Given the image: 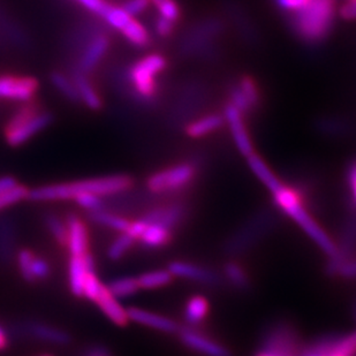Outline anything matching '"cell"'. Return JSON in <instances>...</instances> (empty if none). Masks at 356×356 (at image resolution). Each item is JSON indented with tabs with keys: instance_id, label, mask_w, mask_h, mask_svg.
<instances>
[{
	"instance_id": "1",
	"label": "cell",
	"mask_w": 356,
	"mask_h": 356,
	"mask_svg": "<svg viewBox=\"0 0 356 356\" xmlns=\"http://www.w3.org/2000/svg\"><path fill=\"white\" fill-rule=\"evenodd\" d=\"M133 185L134 181L128 175H110L68 184L42 186L29 191L28 198L31 201L51 202L73 200L81 193H92L99 196L115 195L127 192Z\"/></svg>"
},
{
	"instance_id": "2",
	"label": "cell",
	"mask_w": 356,
	"mask_h": 356,
	"mask_svg": "<svg viewBox=\"0 0 356 356\" xmlns=\"http://www.w3.org/2000/svg\"><path fill=\"white\" fill-rule=\"evenodd\" d=\"M273 203L277 208L292 219L306 236L325 254L329 259L337 255L336 241L319 225L309 210L303 203L302 196L296 189L284 185L278 192L273 194Z\"/></svg>"
},
{
	"instance_id": "3",
	"label": "cell",
	"mask_w": 356,
	"mask_h": 356,
	"mask_svg": "<svg viewBox=\"0 0 356 356\" xmlns=\"http://www.w3.org/2000/svg\"><path fill=\"white\" fill-rule=\"evenodd\" d=\"M334 13L336 0H309L306 6L294 13L293 24L301 38L317 42L329 34Z\"/></svg>"
},
{
	"instance_id": "4",
	"label": "cell",
	"mask_w": 356,
	"mask_h": 356,
	"mask_svg": "<svg viewBox=\"0 0 356 356\" xmlns=\"http://www.w3.org/2000/svg\"><path fill=\"white\" fill-rule=\"evenodd\" d=\"M52 115L33 102L17 108L5 127V138L12 147H20L51 124Z\"/></svg>"
},
{
	"instance_id": "5",
	"label": "cell",
	"mask_w": 356,
	"mask_h": 356,
	"mask_svg": "<svg viewBox=\"0 0 356 356\" xmlns=\"http://www.w3.org/2000/svg\"><path fill=\"white\" fill-rule=\"evenodd\" d=\"M302 347L299 333L292 324L276 322L264 331L259 352L276 356H300Z\"/></svg>"
},
{
	"instance_id": "6",
	"label": "cell",
	"mask_w": 356,
	"mask_h": 356,
	"mask_svg": "<svg viewBox=\"0 0 356 356\" xmlns=\"http://www.w3.org/2000/svg\"><path fill=\"white\" fill-rule=\"evenodd\" d=\"M196 172L195 165L192 163L175 165L150 175L147 181V187L154 194L181 192L192 185Z\"/></svg>"
},
{
	"instance_id": "7",
	"label": "cell",
	"mask_w": 356,
	"mask_h": 356,
	"mask_svg": "<svg viewBox=\"0 0 356 356\" xmlns=\"http://www.w3.org/2000/svg\"><path fill=\"white\" fill-rule=\"evenodd\" d=\"M273 217L269 213H259L249 219L226 242L225 250L234 257L248 252L266 236V232L273 227Z\"/></svg>"
},
{
	"instance_id": "8",
	"label": "cell",
	"mask_w": 356,
	"mask_h": 356,
	"mask_svg": "<svg viewBox=\"0 0 356 356\" xmlns=\"http://www.w3.org/2000/svg\"><path fill=\"white\" fill-rule=\"evenodd\" d=\"M166 67V60L161 54H149L131 66L129 71L131 80L135 91L141 97L152 98L156 94V76Z\"/></svg>"
},
{
	"instance_id": "9",
	"label": "cell",
	"mask_w": 356,
	"mask_h": 356,
	"mask_svg": "<svg viewBox=\"0 0 356 356\" xmlns=\"http://www.w3.org/2000/svg\"><path fill=\"white\" fill-rule=\"evenodd\" d=\"M38 88V81L33 76L0 75V99L28 103L34 99Z\"/></svg>"
},
{
	"instance_id": "10",
	"label": "cell",
	"mask_w": 356,
	"mask_h": 356,
	"mask_svg": "<svg viewBox=\"0 0 356 356\" xmlns=\"http://www.w3.org/2000/svg\"><path fill=\"white\" fill-rule=\"evenodd\" d=\"M179 338L187 348L203 356H232L227 347L200 332L195 327L185 326L178 331Z\"/></svg>"
},
{
	"instance_id": "11",
	"label": "cell",
	"mask_w": 356,
	"mask_h": 356,
	"mask_svg": "<svg viewBox=\"0 0 356 356\" xmlns=\"http://www.w3.org/2000/svg\"><path fill=\"white\" fill-rule=\"evenodd\" d=\"M168 269L173 277L197 282L201 285L217 286L220 282V277L218 276V273L209 268H205V266L195 264V263L175 261V262L170 263Z\"/></svg>"
},
{
	"instance_id": "12",
	"label": "cell",
	"mask_w": 356,
	"mask_h": 356,
	"mask_svg": "<svg viewBox=\"0 0 356 356\" xmlns=\"http://www.w3.org/2000/svg\"><path fill=\"white\" fill-rule=\"evenodd\" d=\"M17 261L21 275L27 282H40L50 276L51 266L47 259L35 255L31 250H20Z\"/></svg>"
},
{
	"instance_id": "13",
	"label": "cell",
	"mask_w": 356,
	"mask_h": 356,
	"mask_svg": "<svg viewBox=\"0 0 356 356\" xmlns=\"http://www.w3.org/2000/svg\"><path fill=\"white\" fill-rule=\"evenodd\" d=\"M95 270L94 257L90 252L83 256H70L68 261V282L75 296H83V287L88 273Z\"/></svg>"
},
{
	"instance_id": "14",
	"label": "cell",
	"mask_w": 356,
	"mask_h": 356,
	"mask_svg": "<svg viewBox=\"0 0 356 356\" xmlns=\"http://www.w3.org/2000/svg\"><path fill=\"white\" fill-rule=\"evenodd\" d=\"M187 213V207L184 203L175 202L168 205H161L147 212L142 219L147 222H159L175 231Z\"/></svg>"
},
{
	"instance_id": "15",
	"label": "cell",
	"mask_w": 356,
	"mask_h": 356,
	"mask_svg": "<svg viewBox=\"0 0 356 356\" xmlns=\"http://www.w3.org/2000/svg\"><path fill=\"white\" fill-rule=\"evenodd\" d=\"M225 119L229 124L233 141L236 143L238 152L245 157H249L254 154V147L252 140L249 138L248 131L245 129L241 112L233 105L229 104L225 108Z\"/></svg>"
},
{
	"instance_id": "16",
	"label": "cell",
	"mask_w": 356,
	"mask_h": 356,
	"mask_svg": "<svg viewBox=\"0 0 356 356\" xmlns=\"http://www.w3.org/2000/svg\"><path fill=\"white\" fill-rule=\"evenodd\" d=\"M128 317L131 322L140 324V325L152 327L164 333H178L180 326L178 323L170 318L163 316L159 314L152 313L149 310L142 309L138 307H131L127 309Z\"/></svg>"
},
{
	"instance_id": "17",
	"label": "cell",
	"mask_w": 356,
	"mask_h": 356,
	"mask_svg": "<svg viewBox=\"0 0 356 356\" xmlns=\"http://www.w3.org/2000/svg\"><path fill=\"white\" fill-rule=\"evenodd\" d=\"M67 242L66 248L70 256H83L89 252V232L88 227L82 219L78 216H68Z\"/></svg>"
},
{
	"instance_id": "18",
	"label": "cell",
	"mask_w": 356,
	"mask_h": 356,
	"mask_svg": "<svg viewBox=\"0 0 356 356\" xmlns=\"http://www.w3.org/2000/svg\"><path fill=\"white\" fill-rule=\"evenodd\" d=\"M108 47H110V38L108 35H96L84 49L79 63L78 71L87 75L94 71L108 52Z\"/></svg>"
},
{
	"instance_id": "19",
	"label": "cell",
	"mask_w": 356,
	"mask_h": 356,
	"mask_svg": "<svg viewBox=\"0 0 356 356\" xmlns=\"http://www.w3.org/2000/svg\"><path fill=\"white\" fill-rule=\"evenodd\" d=\"M95 303L99 307V309L103 312L105 316L108 317L112 323H115V325L124 326L129 322L127 309H124V307L118 302V299L112 296L106 285Z\"/></svg>"
},
{
	"instance_id": "20",
	"label": "cell",
	"mask_w": 356,
	"mask_h": 356,
	"mask_svg": "<svg viewBox=\"0 0 356 356\" xmlns=\"http://www.w3.org/2000/svg\"><path fill=\"white\" fill-rule=\"evenodd\" d=\"M259 101V92L252 79L245 78L240 81L238 87L231 94V105L243 113L254 108Z\"/></svg>"
},
{
	"instance_id": "21",
	"label": "cell",
	"mask_w": 356,
	"mask_h": 356,
	"mask_svg": "<svg viewBox=\"0 0 356 356\" xmlns=\"http://www.w3.org/2000/svg\"><path fill=\"white\" fill-rule=\"evenodd\" d=\"M145 222V227L138 241L150 249H159L170 245L173 238V231L159 222Z\"/></svg>"
},
{
	"instance_id": "22",
	"label": "cell",
	"mask_w": 356,
	"mask_h": 356,
	"mask_svg": "<svg viewBox=\"0 0 356 356\" xmlns=\"http://www.w3.org/2000/svg\"><path fill=\"white\" fill-rule=\"evenodd\" d=\"M247 161H248L249 168L252 170L256 178L259 179V181L266 186V189L271 194L278 192L279 189L285 185L273 173V170L269 168V165L266 164V161H263L259 155H256L255 152L247 157Z\"/></svg>"
},
{
	"instance_id": "23",
	"label": "cell",
	"mask_w": 356,
	"mask_h": 356,
	"mask_svg": "<svg viewBox=\"0 0 356 356\" xmlns=\"http://www.w3.org/2000/svg\"><path fill=\"white\" fill-rule=\"evenodd\" d=\"M27 332L36 339L52 345H65L70 341L68 333L56 326L49 325L45 323H29L26 326Z\"/></svg>"
},
{
	"instance_id": "24",
	"label": "cell",
	"mask_w": 356,
	"mask_h": 356,
	"mask_svg": "<svg viewBox=\"0 0 356 356\" xmlns=\"http://www.w3.org/2000/svg\"><path fill=\"white\" fill-rule=\"evenodd\" d=\"M72 79L76 86L81 101L83 102L84 104L91 110H101L103 106V101L96 90V88L94 87V84L91 83V81L88 78V75L84 74L82 72L76 71L73 73Z\"/></svg>"
},
{
	"instance_id": "25",
	"label": "cell",
	"mask_w": 356,
	"mask_h": 356,
	"mask_svg": "<svg viewBox=\"0 0 356 356\" xmlns=\"http://www.w3.org/2000/svg\"><path fill=\"white\" fill-rule=\"evenodd\" d=\"M210 312L209 300L203 296H193L185 307V319L188 326L197 327L204 322Z\"/></svg>"
},
{
	"instance_id": "26",
	"label": "cell",
	"mask_w": 356,
	"mask_h": 356,
	"mask_svg": "<svg viewBox=\"0 0 356 356\" xmlns=\"http://www.w3.org/2000/svg\"><path fill=\"white\" fill-rule=\"evenodd\" d=\"M222 273L229 285L238 291H245L250 286V278L247 270L240 263L236 262V259L226 263Z\"/></svg>"
},
{
	"instance_id": "27",
	"label": "cell",
	"mask_w": 356,
	"mask_h": 356,
	"mask_svg": "<svg viewBox=\"0 0 356 356\" xmlns=\"http://www.w3.org/2000/svg\"><path fill=\"white\" fill-rule=\"evenodd\" d=\"M222 126V118L218 115H205L203 118L193 121L188 124L187 133L192 138H203L205 135L211 134L218 131Z\"/></svg>"
},
{
	"instance_id": "28",
	"label": "cell",
	"mask_w": 356,
	"mask_h": 356,
	"mask_svg": "<svg viewBox=\"0 0 356 356\" xmlns=\"http://www.w3.org/2000/svg\"><path fill=\"white\" fill-rule=\"evenodd\" d=\"M175 277L166 270H154L149 273H142L138 277V286L141 289H159L171 284Z\"/></svg>"
},
{
	"instance_id": "29",
	"label": "cell",
	"mask_w": 356,
	"mask_h": 356,
	"mask_svg": "<svg viewBox=\"0 0 356 356\" xmlns=\"http://www.w3.org/2000/svg\"><path fill=\"white\" fill-rule=\"evenodd\" d=\"M120 31L126 40L135 47H147L150 42V35H149L148 31L142 26L141 22L135 20L134 17H131Z\"/></svg>"
},
{
	"instance_id": "30",
	"label": "cell",
	"mask_w": 356,
	"mask_h": 356,
	"mask_svg": "<svg viewBox=\"0 0 356 356\" xmlns=\"http://www.w3.org/2000/svg\"><path fill=\"white\" fill-rule=\"evenodd\" d=\"M106 287L112 296H115L117 299L134 296L135 293L141 289L138 286V278L134 277H120V278L113 279L108 282Z\"/></svg>"
},
{
	"instance_id": "31",
	"label": "cell",
	"mask_w": 356,
	"mask_h": 356,
	"mask_svg": "<svg viewBox=\"0 0 356 356\" xmlns=\"http://www.w3.org/2000/svg\"><path fill=\"white\" fill-rule=\"evenodd\" d=\"M90 218L97 224L106 226V227H110V229H115V231H118L120 233L126 232L129 225H131V222L127 218L115 215L111 212L104 211L103 209L98 210V211L91 212Z\"/></svg>"
},
{
	"instance_id": "32",
	"label": "cell",
	"mask_w": 356,
	"mask_h": 356,
	"mask_svg": "<svg viewBox=\"0 0 356 356\" xmlns=\"http://www.w3.org/2000/svg\"><path fill=\"white\" fill-rule=\"evenodd\" d=\"M51 82L70 101H81L73 79L68 78L67 75L60 73V72H54L51 74Z\"/></svg>"
},
{
	"instance_id": "33",
	"label": "cell",
	"mask_w": 356,
	"mask_h": 356,
	"mask_svg": "<svg viewBox=\"0 0 356 356\" xmlns=\"http://www.w3.org/2000/svg\"><path fill=\"white\" fill-rule=\"evenodd\" d=\"M101 17L104 19L105 22L110 27L117 29V31H121L133 17H131L127 12H124L122 7L113 6L111 3H108Z\"/></svg>"
},
{
	"instance_id": "34",
	"label": "cell",
	"mask_w": 356,
	"mask_h": 356,
	"mask_svg": "<svg viewBox=\"0 0 356 356\" xmlns=\"http://www.w3.org/2000/svg\"><path fill=\"white\" fill-rule=\"evenodd\" d=\"M135 240L131 234H128L127 232L120 233V236L112 241L111 245L108 249V259L112 261H118V259H122L126 252L134 245Z\"/></svg>"
},
{
	"instance_id": "35",
	"label": "cell",
	"mask_w": 356,
	"mask_h": 356,
	"mask_svg": "<svg viewBox=\"0 0 356 356\" xmlns=\"http://www.w3.org/2000/svg\"><path fill=\"white\" fill-rule=\"evenodd\" d=\"M47 227L51 236L60 245L66 247L67 242V222H64L60 217L56 215H50L47 217Z\"/></svg>"
},
{
	"instance_id": "36",
	"label": "cell",
	"mask_w": 356,
	"mask_h": 356,
	"mask_svg": "<svg viewBox=\"0 0 356 356\" xmlns=\"http://www.w3.org/2000/svg\"><path fill=\"white\" fill-rule=\"evenodd\" d=\"M28 195H29V189L22 185H17L8 192L0 194V211L3 209L8 208L10 205L24 201V198H28Z\"/></svg>"
},
{
	"instance_id": "37",
	"label": "cell",
	"mask_w": 356,
	"mask_h": 356,
	"mask_svg": "<svg viewBox=\"0 0 356 356\" xmlns=\"http://www.w3.org/2000/svg\"><path fill=\"white\" fill-rule=\"evenodd\" d=\"M104 287L105 284L102 282L101 279L98 278L97 275L95 273V270H92L88 273L87 279L84 282L83 296H82L95 302Z\"/></svg>"
},
{
	"instance_id": "38",
	"label": "cell",
	"mask_w": 356,
	"mask_h": 356,
	"mask_svg": "<svg viewBox=\"0 0 356 356\" xmlns=\"http://www.w3.org/2000/svg\"><path fill=\"white\" fill-rule=\"evenodd\" d=\"M152 3L157 7L161 17L175 22L180 17V8L175 0H152Z\"/></svg>"
},
{
	"instance_id": "39",
	"label": "cell",
	"mask_w": 356,
	"mask_h": 356,
	"mask_svg": "<svg viewBox=\"0 0 356 356\" xmlns=\"http://www.w3.org/2000/svg\"><path fill=\"white\" fill-rule=\"evenodd\" d=\"M73 201L81 208L90 211V213L101 210L102 207H103L102 196L96 195L92 193H81L73 198Z\"/></svg>"
},
{
	"instance_id": "40",
	"label": "cell",
	"mask_w": 356,
	"mask_h": 356,
	"mask_svg": "<svg viewBox=\"0 0 356 356\" xmlns=\"http://www.w3.org/2000/svg\"><path fill=\"white\" fill-rule=\"evenodd\" d=\"M331 276L341 277L345 279H356V257L352 256L350 259L340 262L338 266L333 268L329 273Z\"/></svg>"
},
{
	"instance_id": "41",
	"label": "cell",
	"mask_w": 356,
	"mask_h": 356,
	"mask_svg": "<svg viewBox=\"0 0 356 356\" xmlns=\"http://www.w3.org/2000/svg\"><path fill=\"white\" fill-rule=\"evenodd\" d=\"M148 5L149 0H127L121 7L131 17H136L138 14H141L142 12H145Z\"/></svg>"
},
{
	"instance_id": "42",
	"label": "cell",
	"mask_w": 356,
	"mask_h": 356,
	"mask_svg": "<svg viewBox=\"0 0 356 356\" xmlns=\"http://www.w3.org/2000/svg\"><path fill=\"white\" fill-rule=\"evenodd\" d=\"M308 1L309 0H276L277 5L282 10L291 12V13H296L298 10H301L302 7L306 6Z\"/></svg>"
},
{
	"instance_id": "43",
	"label": "cell",
	"mask_w": 356,
	"mask_h": 356,
	"mask_svg": "<svg viewBox=\"0 0 356 356\" xmlns=\"http://www.w3.org/2000/svg\"><path fill=\"white\" fill-rule=\"evenodd\" d=\"M78 1L87 10H90L92 13L98 14V15H102L108 5L105 0H78Z\"/></svg>"
},
{
	"instance_id": "44",
	"label": "cell",
	"mask_w": 356,
	"mask_h": 356,
	"mask_svg": "<svg viewBox=\"0 0 356 356\" xmlns=\"http://www.w3.org/2000/svg\"><path fill=\"white\" fill-rule=\"evenodd\" d=\"M173 24L172 21L165 19V17H159L156 21V31L161 38H166L173 31Z\"/></svg>"
},
{
	"instance_id": "45",
	"label": "cell",
	"mask_w": 356,
	"mask_h": 356,
	"mask_svg": "<svg viewBox=\"0 0 356 356\" xmlns=\"http://www.w3.org/2000/svg\"><path fill=\"white\" fill-rule=\"evenodd\" d=\"M340 15L345 20H355L356 19V0H347L340 8Z\"/></svg>"
},
{
	"instance_id": "46",
	"label": "cell",
	"mask_w": 356,
	"mask_h": 356,
	"mask_svg": "<svg viewBox=\"0 0 356 356\" xmlns=\"http://www.w3.org/2000/svg\"><path fill=\"white\" fill-rule=\"evenodd\" d=\"M19 185L15 179L12 177H1L0 178V194L3 193L8 192L10 189H13L14 187H17Z\"/></svg>"
},
{
	"instance_id": "47",
	"label": "cell",
	"mask_w": 356,
	"mask_h": 356,
	"mask_svg": "<svg viewBox=\"0 0 356 356\" xmlns=\"http://www.w3.org/2000/svg\"><path fill=\"white\" fill-rule=\"evenodd\" d=\"M348 184H350V188L356 204V163L350 166L348 171Z\"/></svg>"
},
{
	"instance_id": "48",
	"label": "cell",
	"mask_w": 356,
	"mask_h": 356,
	"mask_svg": "<svg viewBox=\"0 0 356 356\" xmlns=\"http://www.w3.org/2000/svg\"><path fill=\"white\" fill-rule=\"evenodd\" d=\"M8 345V336H7L6 330L0 324V350H3Z\"/></svg>"
},
{
	"instance_id": "49",
	"label": "cell",
	"mask_w": 356,
	"mask_h": 356,
	"mask_svg": "<svg viewBox=\"0 0 356 356\" xmlns=\"http://www.w3.org/2000/svg\"><path fill=\"white\" fill-rule=\"evenodd\" d=\"M89 356H108V355H106V353H105V352H103V350H94V352H91V354Z\"/></svg>"
},
{
	"instance_id": "50",
	"label": "cell",
	"mask_w": 356,
	"mask_h": 356,
	"mask_svg": "<svg viewBox=\"0 0 356 356\" xmlns=\"http://www.w3.org/2000/svg\"><path fill=\"white\" fill-rule=\"evenodd\" d=\"M256 356H276V355H271V354H266V353H263V352H259V353L256 354Z\"/></svg>"
},
{
	"instance_id": "51",
	"label": "cell",
	"mask_w": 356,
	"mask_h": 356,
	"mask_svg": "<svg viewBox=\"0 0 356 356\" xmlns=\"http://www.w3.org/2000/svg\"><path fill=\"white\" fill-rule=\"evenodd\" d=\"M301 356H330V355H315V354H305V355Z\"/></svg>"
},
{
	"instance_id": "52",
	"label": "cell",
	"mask_w": 356,
	"mask_h": 356,
	"mask_svg": "<svg viewBox=\"0 0 356 356\" xmlns=\"http://www.w3.org/2000/svg\"><path fill=\"white\" fill-rule=\"evenodd\" d=\"M42 356H52V355H50V354H45V355H42Z\"/></svg>"
},
{
	"instance_id": "53",
	"label": "cell",
	"mask_w": 356,
	"mask_h": 356,
	"mask_svg": "<svg viewBox=\"0 0 356 356\" xmlns=\"http://www.w3.org/2000/svg\"><path fill=\"white\" fill-rule=\"evenodd\" d=\"M355 312H356V310H355Z\"/></svg>"
}]
</instances>
